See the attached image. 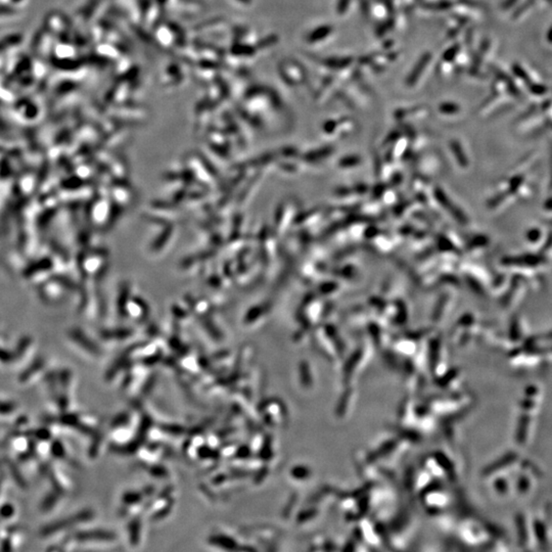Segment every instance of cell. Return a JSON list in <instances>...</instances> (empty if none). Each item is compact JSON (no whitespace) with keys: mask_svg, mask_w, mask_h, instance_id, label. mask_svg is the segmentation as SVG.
Segmentation results:
<instances>
[{"mask_svg":"<svg viewBox=\"0 0 552 552\" xmlns=\"http://www.w3.org/2000/svg\"><path fill=\"white\" fill-rule=\"evenodd\" d=\"M426 63H428V56H424L422 59H420V60L418 61V63L416 64L415 68L413 69L412 73H411V74L409 75V77H408V84H413V83L418 79L419 74H420V72H422V70H423V68L425 67Z\"/></svg>","mask_w":552,"mask_h":552,"instance_id":"cell-2","label":"cell"},{"mask_svg":"<svg viewBox=\"0 0 552 552\" xmlns=\"http://www.w3.org/2000/svg\"><path fill=\"white\" fill-rule=\"evenodd\" d=\"M333 32V27L331 26H322L316 30H314L310 36H309V41L310 42H317V41H320L324 38H327V36H329L331 33Z\"/></svg>","mask_w":552,"mask_h":552,"instance_id":"cell-1","label":"cell"},{"mask_svg":"<svg viewBox=\"0 0 552 552\" xmlns=\"http://www.w3.org/2000/svg\"><path fill=\"white\" fill-rule=\"evenodd\" d=\"M341 4L342 6H339V12H341L340 14H344L343 12H345L347 6H349V0H342Z\"/></svg>","mask_w":552,"mask_h":552,"instance_id":"cell-3","label":"cell"}]
</instances>
